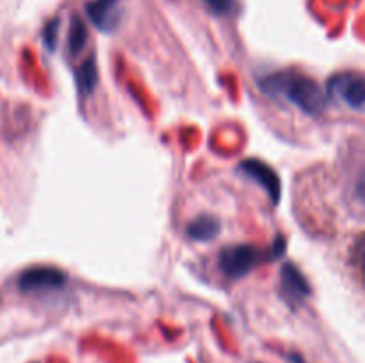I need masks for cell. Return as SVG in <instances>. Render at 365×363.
I'll return each instance as SVG.
<instances>
[{"label":"cell","mask_w":365,"mask_h":363,"mask_svg":"<svg viewBox=\"0 0 365 363\" xmlns=\"http://www.w3.org/2000/svg\"><path fill=\"white\" fill-rule=\"evenodd\" d=\"M260 88L271 98H282L310 116H319L328 107V96L314 78L298 71H277L260 78Z\"/></svg>","instance_id":"1"},{"label":"cell","mask_w":365,"mask_h":363,"mask_svg":"<svg viewBox=\"0 0 365 363\" xmlns=\"http://www.w3.org/2000/svg\"><path fill=\"white\" fill-rule=\"evenodd\" d=\"M262 260H266V253L255 246L234 244L221 249L217 256V267L228 280H239L252 273Z\"/></svg>","instance_id":"2"},{"label":"cell","mask_w":365,"mask_h":363,"mask_svg":"<svg viewBox=\"0 0 365 363\" xmlns=\"http://www.w3.org/2000/svg\"><path fill=\"white\" fill-rule=\"evenodd\" d=\"M327 96L339 98L342 103L355 110H362L365 103V82L364 77L353 71H344L328 80Z\"/></svg>","instance_id":"3"},{"label":"cell","mask_w":365,"mask_h":363,"mask_svg":"<svg viewBox=\"0 0 365 363\" xmlns=\"http://www.w3.org/2000/svg\"><path fill=\"white\" fill-rule=\"evenodd\" d=\"M68 283L66 273H63L57 267L39 265V267H29L24 273L18 276V288L21 292H43V290H57L63 288Z\"/></svg>","instance_id":"4"},{"label":"cell","mask_w":365,"mask_h":363,"mask_svg":"<svg viewBox=\"0 0 365 363\" xmlns=\"http://www.w3.org/2000/svg\"><path fill=\"white\" fill-rule=\"evenodd\" d=\"M239 171H241L245 177H248L250 180H253L255 184H259L264 191L267 192V196L271 198L273 205H278L282 199V184L280 177L277 174V171L271 166H267L266 162L259 159H246L239 164Z\"/></svg>","instance_id":"5"},{"label":"cell","mask_w":365,"mask_h":363,"mask_svg":"<svg viewBox=\"0 0 365 363\" xmlns=\"http://www.w3.org/2000/svg\"><path fill=\"white\" fill-rule=\"evenodd\" d=\"M280 285H282V295L289 299L291 302H299L303 299L309 298L312 294L309 280L303 276L302 270L292 263H284L280 270Z\"/></svg>","instance_id":"6"},{"label":"cell","mask_w":365,"mask_h":363,"mask_svg":"<svg viewBox=\"0 0 365 363\" xmlns=\"http://www.w3.org/2000/svg\"><path fill=\"white\" fill-rule=\"evenodd\" d=\"M120 2L121 0H93L86 7L89 20L100 31H114L118 27V23H120V9H118V4Z\"/></svg>","instance_id":"7"},{"label":"cell","mask_w":365,"mask_h":363,"mask_svg":"<svg viewBox=\"0 0 365 363\" xmlns=\"http://www.w3.org/2000/svg\"><path fill=\"white\" fill-rule=\"evenodd\" d=\"M221 231V221L217 219L216 216H210V214H205V216H200L196 217L195 221L187 224V233L189 238L192 241H198V242H207V241H212L220 235Z\"/></svg>","instance_id":"8"},{"label":"cell","mask_w":365,"mask_h":363,"mask_svg":"<svg viewBox=\"0 0 365 363\" xmlns=\"http://www.w3.org/2000/svg\"><path fill=\"white\" fill-rule=\"evenodd\" d=\"M75 84H77L78 95L88 98L98 85V68H96L95 56H89L82 60L81 66L75 70Z\"/></svg>","instance_id":"9"},{"label":"cell","mask_w":365,"mask_h":363,"mask_svg":"<svg viewBox=\"0 0 365 363\" xmlns=\"http://www.w3.org/2000/svg\"><path fill=\"white\" fill-rule=\"evenodd\" d=\"M86 43H88V28H86L84 21L75 14L71 16L70 31H68V52L71 56H78L84 50Z\"/></svg>","instance_id":"10"},{"label":"cell","mask_w":365,"mask_h":363,"mask_svg":"<svg viewBox=\"0 0 365 363\" xmlns=\"http://www.w3.org/2000/svg\"><path fill=\"white\" fill-rule=\"evenodd\" d=\"M214 16H228L237 9V0H202Z\"/></svg>","instance_id":"11"},{"label":"cell","mask_w":365,"mask_h":363,"mask_svg":"<svg viewBox=\"0 0 365 363\" xmlns=\"http://www.w3.org/2000/svg\"><path fill=\"white\" fill-rule=\"evenodd\" d=\"M59 23L61 21L52 20L45 27V32H43V41H45V46L48 52H53L57 48V38H59Z\"/></svg>","instance_id":"12"},{"label":"cell","mask_w":365,"mask_h":363,"mask_svg":"<svg viewBox=\"0 0 365 363\" xmlns=\"http://www.w3.org/2000/svg\"><path fill=\"white\" fill-rule=\"evenodd\" d=\"M285 248H287V242H285V238L284 237H277V238H274L271 251L266 253V260L280 258V256L285 253Z\"/></svg>","instance_id":"13"},{"label":"cell","mask_w":365,"mask_h":363,"mask_svg":"<svg viewBox=\"0 0 365 363\" xmlns=\"http://www.w3.org/2000/svg\"><path fill=\"white\" fill-rule=\"evenodd\" d=\"M289 363H305V362H303L298 354H292L291 358H289Z\"/></svg>","instance_id":"14"}]
</instances>
